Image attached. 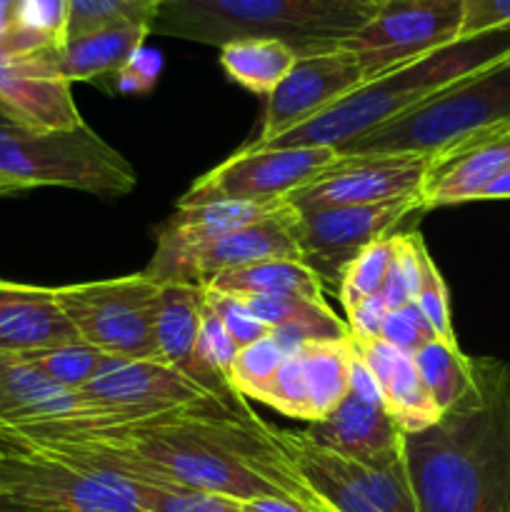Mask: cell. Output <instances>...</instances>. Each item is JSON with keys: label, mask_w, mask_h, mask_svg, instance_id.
Returning <instances> with one entry per match:
<instances>
[{"label": "cell", "mask_w": 510, "mask_h": 512, "mask_svg": "<svg viewBox=\"0 0 510 512\" xmlns=\"http://www.w3.org/2000/svg\"><path fill=\"white\" fill-rule=\"evenodd\" d=\"M0 173L28 188L55 185L98 198H123L138 185L133 165L85 123L70 130L0 123Z\"/></svg>", "instance_id": "6"}, {"label": "cell", "mask_w": 510, "mask_h": 512, "mask_svg": "<svg viewBox=\"0 0 510 512\" xmlns=\"http://www.w3.org/2000/svg\"><path fill=\"white\" fill-rule=\"evenodd\" d=\"M415 370L423 380L440 413L453 408L473 383V358L463 353L458 345L433 338L413 353Z\"/></svg>", "instance_id": "31"}, {"label": "cell", "mask_w": 510, "mask_h": 512, "mask_svg": "<svg viewBox=\"0 0 510 512\" xmlns=\"http://www.w3.org/2000/svg\"><path fill=\"white\" fill-rule=\"evenodd\" d=\"M105 358L108 355L100 353L98 348L83 343V340H75V343L58 345V348L30 353L23 360H28L30 365H35L40 373H45L50 380L63 385V388L80 393L95 378Z\"/></svg>", "instance_id": "35"}, {"label": "cell", "mask_w": 510, "mask_h": 512, "mask_svg": "<svg viewBox=\"0 0 510 512\" xmlns=\"http://www.w3.org/2000/svg\"><path fill=\"white\" fill-rule=\"evenodd\" d=\"M275 258L300 260V250L293 235V208L290 205H283V208L275 210L268 218L258 220V223L245 225L235 233L198 245L188 253H180L178 258L168 260V263L145 268L143 273H148L158 283L185 280V283L205 285L213 275L223 273V270L243 268V265Z\"/></svg>", "instance_id": "15"}, {"label": "cell", "mask_w": 510, "mask_h": 512, "mask_svg": "<svg viewBox=\"0 0 510 512\" xmlns=\"http://www.w3.org/2000/svg\"><path fill=\"white\" fill-rule=\"evenodd\" d=\"M0 115L28 130H70L83 125L70 83L55 68V50L0 55Z\"/></svg>", "instance_id": "16"}, {"label": "cell", "mask_w": 510, "mask_h": 512, "mask_svg": "<svg viewBox=\"0 0 510 512\" xmlns=\"http://www.w3.org/2000/svg\"><path fill=\"white\" fill-rule=\"evenodd\" d=\"M340 160L335 148H240L200 175L178 205L213 200H285Z\"/></svg>", "instance_id": "11"}, {"label": "cell", "mask_w": 510, "mask_h": 512, "mask_svg": "<svg viewBox=\"0 0 510 512\" xmlns=\"http://www.w3.org/2000/svg\"><path fill=\"white\" fill-rule=\"evenodd\" d=\"M245 305L263 320L270 330L293 328L308 343H343L350 340L348 323L335 318L325 300H308L298 295H253L243 298Z\"/></svg>", "instance_id": "27"}, {"label": "cell", "mask_w": 510, "mask_h": 512, "mask_svg": "<svg viewBox=\"0 0 510 512\" xmlns=\"http://www.w3.org/2000/svg\"><path fill=\"white\" fill-rule=\"evenodd\" d=\"M0 123H8V120H5V118H3V115H0Z\"/></svg>", "instance_id": "52"}, {"label": "cell", "mask_w": 510, "mask_h": 512, "mask_svg": "<svg viewBox=\"0 0 510 512\" xmlns=\"http://www.w3.org/2000/svg\"><path fill=\"white\" fill-rule=\"evenodd\" d=\"M355 3H365V5H380L383 0H355Z\"/></svg>", "instance_id": "51"}, {"label": "cell", "mask_w": 510, "mask_h": 512, "mask_svg": "<svg viewBox=\"0 0 510 512\" xmlns=\"http://www.w3.org/2000/svg\"><path fill=\"white\" fill-rule=\"evenodd\" d=\"M428 258L430 253L418 233H395L393 263H390L385 283L380 288V295H383L390 310L403 308V305L413 303L418 298Z\"/></svg>", "instance_id": "36"}, {"label": "cell", "mask_w": 510, "mask_h": 512, "mask_svg": "<svg viewBox=\"0 0 510 512\" xmlns=\"http://www.w3.org/2000/svg\"><path fill=\"white\" fill-rule=\"evenodd\" d=\"M380 338H383L388 345H393V348L413 355L415 350L423 348L428 340H433L435 333L430 330L428 320L423 318L418 305L408 303L403 305V308L390 310L388 318H385L383 323V333H380Z\"/></svg>", "instance_id": "42"}, {"label": "cell", "mask_w": 510, "mask_h": 512, "mask_svg": "<svg viewBox=\"0 0 510 512\" xmlns=\"http://www.w3.org/2000/svg\"><path fill=\"white\" fill-rule=\"evenodd\" d=\"M310 440L353 463L373 465L403 450V430L383 405L345 395L343 403L305 430Z\"/></svg>", "instance_id": "20"}, {"label": "cell", "mask_w": 510, "mask_h": 512, "mask_svg": "<svg viewBox=\"0 0 510 512\" xmlns=\"http://www.w3.org/2000/svg\"><path fill=\"white\" fill-rule=\"evenodd\" d=\"M463 20L460 0H383L340 48L355 55L370 83L458 40Z\"/></svg>", "instance_id": "9"}, {"label": "cell", "mask_w": 510, "mask_h": 512, "mask_svg": "<svg viewBox=\"0 0 510 512\" xmlns=\"http://www.w3.org/2000/svg\"><path fill=\"white\" fill-rule=\"evenodd\" d=\"M335 460H338V468L343 470L345 478L380 512H418L403 450L373 465L353 463V460H345L340 455H335Z\"/></svg>", "instance_id": "30"}, {"label": "cell", "mask_w": 510, "mask_h": 512, "mask_svg": "<svg viewBox=\"0 0 510 512\" xmlns=\"http://www.w3.org/2000/svg\"><path fill=\"white\" fill-rule=\"evenodd\" d=\"M288 205L285 200H213L200 205H178L158 228V245L148 268L178 258L180 253L268 218Z\"/></svg>", "instance_id": "21"}, {"label": "cell", "mask_w": 510, "mask_h": 512, "mask_svg": "<svg viewBox=\"0 0 510 512\" xmlns=\"http://www.w3.org/2000/svg\"><path fill=\"white\" fill-rule=\"evenodd\" d=\"M80 395L93 410V418L83 423L120 425L195 403L213 393L160 360L105 358Z\"/></svg>", "instance_id": "12"}, {"label": "cell", "mask_w": 510, "mask_h": 512, "mask_svg": "<svg viewBox=\"0 0 510 512\" xmlns=\"http://www.w3.org/2000/svg\"><path fill=\"white\" fill-rule=\"evenodd\" d=\"M510 125V55L458 80L400 118L345 143L338 155H433L450 145Z\"/></svg>", "instance_id": "5"}, {"label": "cell", "mask_w": 510, "mask_h": 512, "mask_svg": "<svg viewBox=\"0 0 510 512\" xmlns=\"http://www.w3.org/2000/svg\"><path fill=\"white\" fill-rule=\"evenodd\" d=\"M115 490L133 500L145 512H243L240 503L225 495L203 493V490H190L183 485L170 483H143V480H120V478H100Z\"/></svg>", "instance_id": "33"}, {"label": "cell", "mask_w": 510, "mask_h": 512, "mask_svg": "<svg viewBox=\"0 0 510 512\" xmlns=\"http://www.w3.org/2000/svg\"><path fill=\"white\" fill-rule=\"evenodd\" d=\"M478 200H510V165L478 195Z\"/></svg>", "instance_id": "48"}, {"label": "cell", "mask_w": 510, "mask_h": 512, "mask_svg": "<svg viewBox=\"0 0 510 512\" xmlns=\"http://www.w3.org/2000/svg\"><path fill=\"white\" fill-rule=\"evenodd\" d=\"M0 512H145L50 450L0 438Z\"/></svg>", "instance_id": "8"}, {"label": "cell", "mask_w": 510, "mask_h": 512, "mask_svg": "<svg viewBox=\"0 0 510 512\" xmlns=\"http://www.w3.org/2000/svg\"><path fill=\"white\" fill-rule=\"evenodd\" d=\"M425 213L418 195L385 200L373 205H338V208H293V235L300 260L323 283H340L355 255L380 238L395 235V228L413 215Z\"/></svg>", "instance_id": "10"}, {"label": "cell", "mask_w": 510, "mask_h": 512, "mask_svg": "<svg viewBox=\"0 0 510 512\" xmlns=\"http://www.w3.org/2000/svg\"><path fill=\"white\" fill-rule=\"evenodd\" d=\"M20 0H0V43L8 35V30L13 28L15 15H18Z\"/></svg>", "instance_id": "49"}, {"label": "cell", "mask_w": 510, "mask_h": 512, "mask_svg": "<svg viewBox=\"0 0 510 512\" xmlns=\"http://www.w3.org/2000/svg\"><path fill=\"white\" fill-rule=\"evenodd\" d=\"M78 333L60 310L55 288L0 280V358L75 343Z\"/></svg>", "instance_id": "18"}, {"label": "cell", "mask_w": 510, "mask_h": 512, "mask_svg": "<svg viewBox=\"0 0 510 512\" xmlns=\"http://www.w3.org/2000/svg\"><path fill=\"white\" fill-rule=\"evenodd\" d=\"M260 403L270 405L278 413L288 415V418L305 420L313 423V413H310V400H308V385H305L303 373V360L298 355H290L280 363L278 373H275L273 383L268 385L265 395Z\"/></svg>", "instance_id": "39"}, {"label": "cell", "mask_w": 510, "mask_h": 512, "mask_svg": "<svg viewBox=\"0 0 510 512\" xmlns=\"http://www.w3.org/2000/svg\"><path fill=\"white\" fill-rule=\"evenodd\" d=\"M160 0H68L65 40L108 25H150Z\"/></svg>", "instance_id": "34"}, {"label": "cell", "mask_w": 510, "mask_h": 512, "mask_svg": "<svg viewBox=\"0 0 510 512\" xmlns=\"http://www.w3.org/2000/svg\"><path fill=\"white\" fill-rule=\"evenodd\" d=\"M403 458L418 512H510V365L473 358L468 393L403 433Z\"/></svg>", "instance_id": "2"}, {"label": "cell", "mask_w": 510, "mask_h": 512, "mask_svg": "<svg viewBox=\"0 0 510 512\" xmlns=\"http://www.w3.org/2000/svg\"><path fill=\"white\" fill-rule=\"evenodd\" d=\"M23 190H30V188L25 183H20V180L0 173V195H15V193H23Z\"/></svg>", "instance_id": "50"}, {"label": "cell", "mask_w": 510, "mask_h": 512, "mask_svg": "<svg viewBox=\"0 0 510 512\" xmlns=\"http://www.w3.org/2000/svg\"><path fill=\"white\" fill-rule=\"evenodd\" d=\"M353 345L360 358L365 360V365L378 378L385 395V410L405 435L420 433V430L438 423L443 413L425 390L423 380L415 370L413 355L393 348L383 338L368 340V343H355L353 340Z\"/></svg>", "instance_id": "22"}, {"label": "cell", "mask_w": 510, "mask_h": 512, "mask_svg": "<svg viewBox=\"0 0 510 512\" xmlns=\"http://www.w3.org/2000/svg\"><path fill=\"white\" fill-rule=\"evenodd\" d=\"M295 60V50L278 40H238L220 48V68L225 75L250 93L265 98L283 83Z\"/></svg>", "instance_id": "28"}, {"label": "cell", "mask_w": 510, "mask_h": 512, "mask_svg": "<svg viewBox=\"0 0 510 512\" xmlns=\"http://www.w3.org/2000/svg\"><path fill=\"white\" fill-rule=\"evenodd\" d=\"M203 308L205 288L200 283H185V280L160 283L155 345H158L160 363L180 370L210 393L205 375L195 363V343L203 323Z\"/></svg>", "instance_id": "23"}, {"label": "cell", "mask_w": 510, "mask_h": 512, "mask_svg": "<svg viewBox=\"0 0 510 512\" xmlns=\"http://www.w3.org/2000/svg\"><path fill=\"white\" fill-rule=\"evenodd\" d=\"M363 83V68L355 55L343 48L298 58L283 83L268 95L263 125H260L258 138H253L250 143H268V140L308 123L310 118L323 113L325 108L338 103L340 98L353 93Z\"/></svg>", "instance_id": "14"}, {"label": "cell", "mask_w": 510, "mask_h": 512, "mask_svg": "<svg viewBox=\"0 0 510 512\" xmlns=\"http://www.w3.org/2000/svg\"><path fill=\"white\" fill-rule=\"evenodd\" d=\"M55 300L83 343L108 358L158 360L160 283L148 273L55 288Z\"/></svg>", "instance_id": "7"}, {"label": "cell", "mask_w": 510, "mask_h": 512, "mask_svg": "<svg viewBox=\"0 0 510 512\" xmlns=\"http://www.w3.org/2000/svg\"><path fill=\"white\" fill-rule=\"evenodd\" d=\"M0 438L50 450L98 478L170 483L238 503L285 498L330 512L305 483L275 425L258 418L238 390L120 425L83 420L0 430Z\"/></svg>", "instance_id": "1"}, {"label": "cell", "mask_w": 510, "mask_h": 512, "mask_svg": "<svg viewBox=\"0 0 510 512\" xmlns=\"http://www.w3.org/2000/svg\"><path fill=\"white\" fill-rule=\"evenodd\" d=\"M460 3L465 8L463 35L510 28V0H460Z\"/></svg>", "instance_id": "45"}, {"label": "cell", "mask_w": 510, "mask_h": 512, "mask_svg": "<svg viewBox=\"0 0 510 512\" xmlns=\"http://www.w3.org/2000/svg\"><path fill=\"white\" fill-rule=\"evenodd\" d=\"M243 512H313L303 505L293 503V500L285 498H255V500H243L240 503Z\"/></svg>", "instance_id": "47"}, {"label": "cell", "mask_w": 510, "mask_h": 512, "mask_svg": "<svg viewBox=\"0 0 510 512\" xmlns=\"http://www.w3.org/2000/svg\"><path fill=\"white\" fill-rule=\"evenodd\" d=\"M375 8L355 0H165L150 20V35L213 48L278 40L305 58L338 50Z\"/></svg>", "instance_id": "4"}, {"label": "cell", "mask_w": 510, "mask_h": 512, "mask_svg": "<svg viewBox=\"0 0 510 512\" xmlns=\"http://www.w3.org/2000/svg\"><path fill=\"white\" fill-rule=\"evenodd\" d=\"M350 395L360 398L363 403L370 405H383L385 408V395L383 388H380L378 378L373 375V370L365 365V360L360 358V353L355 350L353 345V353H350Z\"/></svg>", "instance_id": "46"}, {"label": "cell", "mask_w": 510, "mask_h": 512, "mask_svg": "<svg viewBox=\"0 0 510 512\" xmlns=\"http://www.w3.org/2000/svg\"><path fill=\"white\" fill-rule=\"evenodd\" d=\"M510 55V28L485 30V33L463 35L423 58L408 65L390 70L380 78L363 83L310 118L308 123L268 140V143H245L243 148L265 150V148H335L363 138L370 130L400 118L408 110L418 108L420 103L433 95L443 93L445 88L458 80L498 63Z\"/></svg>", "instance_id": "3"}, {"label": "cell", "mask_w": 510, "mask_h": 512, "mask_svg": "<svg viewBox=\"0 0 510 512\" xmlns=\"http://www.w3.org/2000/svg\"><path fill=\"white\" fill-rule=\"evenodd\" d=\"M393 255L395 235L375 240V243H370L368 248H363L355 255V260L345 268L343 278L338 283V298L343 303L345 313L363 298L380 293V288L385 283V275L390 270V263H393Z\"/></svg>", "instance_id": "37"}, {"label": "cell", "mask_w": 510, "mask_h": 512, "mask_svg": "<svg viewBox=\"0 0 510 512\" xmlns=\"http://www.w3.org/2000/svg\"><path fill=\"white\" fill-rule=\"evenodd\" d=\"M510 165V125L470 135L433 155L420 200L425 210L478 200V195Z\"/></svg>", "instance_id": "17"}, {"label": "cell", "mask_w": 510, "mask_h": 512, "mask_svg": "<svg viewBox=\"0 0 510 512\" xmlns=\"http://www.w3.org/2000/svg\"><path fill=\"white\" fill-rule=\"evenodd\" d=\"M285 360L283 350L275 345L270 335L255 340V343L245 345L235 353L233 368H230V385L238 390L243 398L260 400L273 383L275 373H278L280 363Z\"/></svg>", "instance_id": "38"}, {"label": "cell", "mask_w": 510, "mask_h": 512, "mask_svg": "<svg viewBox=\"0 0 510 512\" xmlns=\"http://www.w3.org/2000/svg\"><path fill=\"white\" fill-rule=\"evenodd\" d=\"M280 443L285 445L288 455L298 470L303 473L305 483L313 488V493L328 505L330 512H380L363 498L358 488L350 483L338 468V460L330 450L320 448L303 433L278 428Z\"/></svg>", "instance_id": "26"}, {"label": "cell", "mask_w": 510, "mask_h": 512, "mask_svg": "<svg viewBox=\"0 0 510 512\" xmlns=\"http://www.w3.org/2000/svg\"><path fill=\"white\" fill-rule=\"evenodd\" d=\"M350 353H353V340H343V343H308L300 350L313 423L333 413L343 403L345 395H348Z\"/></svg>", "instance_id": "29"}, {"label": "cell", "mask_w": 510, "mask_h": 512, "mask_svg": "<svg viewBox=\"0 0 510 512\" xmlns=\"http://www.w3.org/2000/svg\"><path fill=\"white\" fill-rule=\"evenodd\" d=\"M425 155H340L335 165L285 198L295 210L373 205L418 195L428 173Z\"/></svg>", "instance_id": "13"}, {"label": "cell", "mask_w": 510, "mask_h": 512, "mask_svg": "<svg viewBox=\"0 0 510 512\" xmlns=\"http://www.w3.org/2000/svg\"><path fill=\"white\" fill-rule=\"evenodd\" d=\"M205 300H208L210 308L215 310V315L220 318V323L225 325L228 335L233 338V343L240 348L255 343V340L270 335V328L263 320L255 318L253 310L245 305L243 298H233V295H220L205 290Z\"/></svg>", "instance_id": "41"}, {"label": "cell", "mask_w": 510, "mask_h": 512, "mask_svg": "<svg viewBox=\"0 0 510 512\" xmlns=\"http://www.w3.org/2000/svg\"><path fill=\"white\" fill-rule=\"evenodd\" d=\"M210 293L253 298V295H298L308 300H323V280L303 260H260L243 268L223 270L203 285Z\"/></svg>", "instance_id": "25"}, {"label": "cell", "mask_w": 510, "mask_h": 512, "mask_svg": "<svg viewBox=\"0 0 510 512\" xmlns=\"http://www.w3.org/2000/svg\"><path fill=\"white\" fill-rule=\"evenodd\" d=\"M90 418L93 410L83 395L50 380L28 360L0 358V430Z\"/></svg>", "instance_id": "19"}, {"label": "cell", "mask_w": 510, "mask_h": 512, "mask_svg": "<svg viewBox=\"0 0 510 512\" xmlns=\"http://www.w3.org/2000/svg\"><path fill=\"white\" fill-rule=\"evenodd\" d=\"M160 3H165V0H160Z\"/></svg>", "instance_id": "53"}, {"label": "cell", "mask_w": 510, "mask_h": 512, "mask_svg": "<svg viewBox=\"0 0 510 512\" xmlns=\"http://www.w3.org/2000/svg\"><path fill=\"white\" fill-rule=\"evenodd\" d=\"M68 0H20L13 28L0 43V55H33L65 45Z\"/></svg>", "instance_id": "32"}, {"label": "cell", "mask_w": 510, "mask_h": 512, "mask_svg": "<svg viewBox=\"0 0 510 512\" xmlns=\"http://www.w3.org/2000/svg\"><path fill=\"white\" fill-rule=\"evenodd\" d=\"M150 25H108L65 40L55 50V68L73 83H103L113 80L135 50L145 45Z\"/></svg>", "instance_id": "24"}, {"label": "cell", "mask_w": 510, "mask_h": 512, "mask_svg": "<svg viewBox=\"0 0 510 512\" xmlns=\"http://www.w3.org/2000/svg\"><path fill=\"white\" fill-rule=\"evenodd\" d=\"M160 73H163V55L143 45L118 70V75L113 78V90H118V93H150L158 83Z\"/></svg>", "instance_id": "43"}, {"label": "cell", "mask_w": 510, "mask_h": 512, "mask_svg": "<svg viewBox=\"0 0 510 512\" xmlns=\"http://www.w3.org/2000/svg\"><path fill=\"white\" fill-rule=\"evenodd\" d=\"M388 313H390V308L380 293L370 295V298H363L360 303H355L353 308L348 310L350 338H353L355 343H368V340L380 338Z\"/></svg>", "instance_id": "44"}, {"label": "cell", "mask_w": 510, "mask_h": 512, "mask_svg": "<svg viewBox=\"0 0 510 512\" xmlns=\"http://www.w3.org/2000/svg\"><path fill=\"white\" fill-rule=\"evenodd\" d=\"M413 303L418 305L423 318L428 320L435 338L458 345V340H455V330H453V318H450L448 288H445L443 275H440V270L435 268L433 258H428V263H425L423 285H420V293Z\"/></svg>", "instance_id": "40"}]
</instances>
